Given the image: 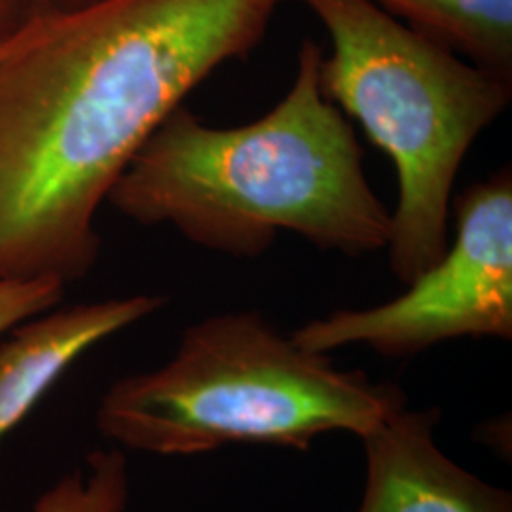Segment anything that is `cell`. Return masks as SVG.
Listing matches in <instances>:
<instances>
[{
	"label": "cell",
	"mask_w": 512,
	"mask_h": 512,
	"mask_svg": "<svg viewBox=\"0 0 512 512\" xmlns=\"http://www.w3.org/2000/svg\"><path fill=\"white\" fill-rule=\"evenodd\" d=\"M287 0H99L0 52V281L92 272L101 205L165 118L245 59Z\"/></svg>",
	"instance_id": "6da1fadb"
},
{
	"label": "cell",
	"mask_w": 512,
	"mask_h": 512,
	"mask_svg": "<svg viewBox=\"0 0 512 512\" xmlns=\"http://www.w3.org/2000/svg\"><path fill=\"white\" fill-rule=\"evenodd\" d=\"M321 59L306 38L289 92L245 126L215 128L179 105L114 184L110 205L234 258L268 253L279 232L327 253L385 251L391 211L368 183L348 116L321 88Z\"/></svg>",
	"instance_id": "7a4b0ae2"
},
{
	"label": "cell",
	"mask_w": 512,
	"mask_h": 512,
	"mask_svg": "<svg viewBox=\"0 0 512 512\" xmlns=\"http://www.w3.org/2000/svg\"><path fill=\"white\" fill-rule=\"evenodd\" d=\"M406 403L401 387L298 346L256 310L184 329L173 357L118 378L95 425L120 450L190 458L232 444L310 452L332 433L365 437Z\"/></svg>",
	"instance_id": "3957f363"
},
{
	"label": "cell",
	"mask_w": 512,
	"mask_h": 512,
	"mask_svg": "<svg viewBox=\"0 0 512 512\" xmlns=\"http://www.w3.org/2000/svg\"><path fill=\"white\" fill-rule=\"evenodd\" d=\"M300 2L330 38V54L321 59L323 92L395 167L397 203L385 251L393 275L408 285L450 245L459 169L509 107L512 76L476 65L374 0Z\"/></svg>",
	"instance_id": "277c9868"
},
{
	"label": "cell",
	"mask_w": 512,
	"mask_h": 512,
	"mask_svg": "<svg viewBox=\"0 0 512 512\" xmlns=\"http://www.w3.org/2000/svg\"><path fill=\"white\" fill-rule=\"evenodd\" d=\"M456 236L435 266L384 304L336 310L293 330L315 353L365 346L406 359L458 338H512V175L469 186L452 205Z\"/></svg>",
	"instance_id": "5b68a950"
},
{
	"label": "cell",
	"mask_w": 512,
	"mask_h": 512,
	"mask_svg": "<svg viewBox=\"0 0 512 512\" xmlns=\"http://www.w3.org/2000/svg\"><path fill=\"white\" fill-rule=\"evenodd\" d=\"M439 408H395L361 437L365 486L355 512H512L509 490L450 458L435 437Z\"/></svg>",
	"instance_id": "8992f818"
},
{
	"label": "cell",
	"mask_w": 512,
	"mask_h": 512,
	"mask_svg": "<svg viewBox=\"0 0 512 512\" xmlns=\"http://www.w3.org/2000/svg\"><path fill=\"white\" fill-rule=\"evenodd\" d=\"M165 302L160 294H133L57 306L12 330L0 344V442L82 355L158 313Z\"/></svg>",
	"instance_id": "52a82bcc"
},
{
	"label": "cell",
	"mask_w": 512,
	"mask_h": 512,
	"mask_svg": "<svg viewBox=\"0 0 512 512\" xmlns=\"http://www.w3.org/2000/svg\"><path fill=\"white\" fill-rule=\"evenodd\" d=\"M374 2L476 65L512 76V0Z\"/></svg>",
	"instance_id": "ba28073f"
},
{
	"label": "cell",
	"mask_w": 512,
	"mask_h": 512,
	"mask_svg": "<svg viewBox=\"0 0 512 512\" xmlns=\"http://www.w3.org/2000/svg\"><path fill=\"white\" fill-rule=\"evenodd\" d=\"M128 458L124 450H95L86 465L57 480L40 495L33 512H126Z\"/></svg>",
	"instance_id": "9c48e42d"
},
{
	"label": "cell",
	"mask_w": 512,
	"mask_h": 512,
	"mask_svg": "<svg viewBox=\"0 0 512 512\" xmlns=\"http://www.w3.org/2000/svg\"><path fill=\"white\" fill-rule=\"evenodd\" d=\"M65 289L67 287L50 279L0 281V338L21 323L57 308Z\"/></svg>",
	"instance_id": "30bf717a"
},
{
	"label": "cell",
	"mask_w": 512,
	"mask_h": 512,
	"mask_svg": "<svg viewBox=\"0 0 512 512\" xmlns=\"http://www.w3.org/2000/svg\"><path fill=\"white\" fill-rule=\"evenodd\" d=\"M44 10L42 0H0V40L14 35Z\"/></svg>",
	"instance_id": "8fae6325"
},
{
	"label": "cell",
	"mask_w": 512,
	"mask_h": 512,
	"mask_svg": "<svg viewBox=\"0 0 512 512\" xmlns=\"http://www.w3.org/2000/svg\"><path fill=\"white\" fill-rule=\"evenodd\" d=\"M46 10H74V8H82L99 0H42Z\"/></svg>",
	"instance_id": "7c38bea8"
},
{
	"label": "cell",
	"mask_w": 512,
	"mask_h": 512,
	"mask_svg": "<svg viewBox=\"0 0 512 512\" xmlns=\"http://www.w3.org/2000/svg\"><path fill=\"white\" fill-rule=\"evenodd\" d=\"M2 44H4V40H0V52H2Z\"/></svg>",
	"instance_id": "4fadbf2b"
}]
</instances>
